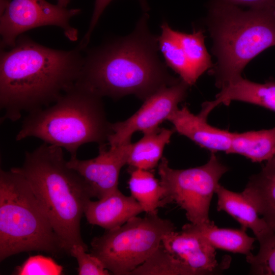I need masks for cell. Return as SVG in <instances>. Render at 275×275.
<instances>
[{
	"instance_id": "obj_10",
	"label": "cell",
	"mask_w": 275,
	"mask_h": 275,
	"mask_svg": "<svg viewBox=\"0 0 275 275\" xmlns=\"http://www.w3.org/2000/svg\"><path fill=\"white\" fill-rule=\"evenodd\" d=\"M189 87L181 78L174 85L162 88L146 99L140 109L124 121L112 123V133L107 144L116 146L131 142L136 131L143 133L159 128V125L177 109L186 98Z\"/></svg>"
},
{
	"instance_id": "obj_18",
	"label": "cell",
	"mask_w": 275,
	"mask_h": 275,
	"mask_svg": "<svg viewBox=\"0 0 275 275\" xmlns=\"http://www.w3.org/2000/svg\"><path fill=\"white\" fill-rule=\"evenodd\" d=\"M182 230L194 233L203 238L215 249H221L246 256L251 255L255 238L247 235L245 229L221 228L214 223L184 225Z\"/></svg>"
},
{
	"instance_id": "obj_1",
	"label": "cell",
	"mask_w": 275,
	"mask_h": 275,
	"mask_svg": "<svg viewBox=\"0 0 275 275\" xmlns=\"http://www.w3.org/2000/svg\"><path fill=\"white\" fill-rule=\"evenodd\" d=\"M78 46L61 50L41 45L20 35L0 58L1 121H16L55 102L80 76L84 57Z\"/></svg>"
},
{
	"instance_id": "obj_26",
	"label": "cell",
	"mask_w": 275,
	"mask_h": 275,
	"mask_svg": "<svg viewBox=\"0 0 275 275\" xmlns=\"http://www.w3.org/2000/svg\"><path fill=\"white\" fill-rule=\"evenodd\" d=\"M63 267L52 258L42 255L30 256L16 269L18 275H60Z\"/></svg>"
},
{
	"instance_id": "obj_7",
	"label": "cell",
	"mask_w": 275,
	"mask_h": 275,
	"mask_svg": "<svg viewBox=\"0 0 275 275\" xmlns=\"http://www.w3.org/2000/svg\"><path fill=\"white\" fill-rule=\"evenodd\" d=\"M175 229L172 222L157 212L136 216L94 237L90 253L113 274L129 275L158 248L163 236Z\"/></svg>"
},
{
	"instance_id": "obj_33",
	"label": "cell",
	"mask_w": 275,
	"mask_h": 275,
	"mask_svg": "<svg viewBox=\"0 0 275 275\" xmlns=\"http://www.w3.org/2000/svg\"><path fill=\"white\" fill-rule=\"evenodd\" d=\"M271 161H272L273 163L275 164V156L272 158H271L270 160Z\"/></svg>"
},
{
	"instance_id": "obj_32",
	"label": "cell",
	"mask_w": 275,
	"mask_h": 275,
	"mask_svg": "<svg viewBox=\"0 0 275 275\" xmlns=\"http://www.w3.org/2000/svg\"><path fill=\"white\" fill-rule=\"evenodd\" d=\"M271 12L272 15L275 18V2L273 3V4L268 9Z\"/></svg>"
},
{
	"instance_id": "obj_19",
	"label": "cell",
	"mask_w": 275,
	"mask_h": 275,
	"mask_svg": "<svg viewBox=\"0 0 275 275\" xmlns=\"http://www.w3.org/2000/svg\"><path fill=\"white\" fill-rule=\"evenodd\" d=\"M174 129H157L144 134L134 143H130L127 164L131 168L150 170L158 166L163 149L170 142Z\"/></svg>"
},
{
	"instance_id": "obj_14",
	"label": "cell",
	"mask_w": 275,
	"mask_h": 275,
	"mask_svg": "<svg viewBox=\"0 0 275 275\" xmlns=\"http://www.w3.org/2000/svg\"><path fill=\"white\" fill-rule=\"evenodd\" d=\"M144 210L131 195H124L119 189L96 201L90 200L84 214L90 224L106 230L120 227Z\"/></svg>"
},
{
	"instance_id": "obj_25",
	"label": "cell",
	"mask_w": 275,
	"mask_h": 275,
	"mask_svg": "<svg viewBox=\"0 0 275 275\" xmlns=\"http://www.w3.org/2000/svg\"><path fill=\"white\" fill-rule=\"evenodd\" d=\"M258 241V253L246 256L251 266L250 274L275 275V232L267 234Z\"/></svg>"
},
{
	"instance_id": "obj_12",
	"label": "cell",
	"mask_w": 275,
	"mask_h": 275,
	"mask_svg": "<svg viewBox=\"0 0 275 275\" xmlns=\"http://www.w3.org/2000/svg\"><path fill=\"white\" fill-rule=\"evenodd\" d=\"M164 249L189 271L190 275H211L224 269L223 260L219 263L216 249L203 238L192 232L171 231L163 236Z\"/></svg>"
},
{
	"instance_id": "obj_29",
	"label": "cell",
	"mask_w": 275,
	"mask_h": 275,
	"mask_svg": "<svg viewBox=\"0 0 275 275\" xmlns=\"http://www.w3.org/2000/svg\"><path fill=\"white\" fill-rule=\"evenodd\" d=\"M215 2L234 5L247 6L250 9H268L275 0H215Z\"/></svg>"
},
{
	"instance_id": "obj_3",
	"label": "cell",
	"mask_w": 275,
	"mask_h": 275,
	"mask_svg": "<svg viewBox=\"0 0 275 275\" xmlns=\"http://www.w3.org/2000/svg\"><path fill=\"white\" fill-rule=\"evenodd\" d=\"M67 161L62 148L43 143L25 152L21 167L13 168L28 181L70 255L74 245L88 248L81 238L80 221L94 195L86 180Z\"/></svg>"
},
{
	"instance_id": "obj_17",
	"label": "cell",
	"mask_w": 275,
	"mask_h": 275,
	"mask_svg": "<svg viewBox=\"0 0 275 275\" xmlns=\"http://www.w3.org/2000/svg\"><path fill=\"white\" fill-rule=\"evenodd\" d=\"M242 193L275 232V164L267 161L259 173L250 178Z\"/></svg>"
},
{
	"instance_id": "obj_15",
	"label": "cell",
	"mask_w": 275,
	"mask_h": 275,
	"mask_svg": "<svg viewBox=\"0 0 275 275\" xmlns=\"http://www.w3.org/2000/svg\"><path fill=\"white\" fill-rule=\"evenodd\" d=\"M232 101L246 102L275 112V80L261 84L239 76L224 85L214 100L205 102V106L211 112L219 104L228 105Z\"/></svg>"
},
{
	"instance_id": "obj_22",
	"label": "cell",
	"mask_w": 275,
	"mask_h": 275,
	"mask_svg": "<svg viewBox=\"0 0 275 275\" xmlns=\"http://www.w3.org/2000/svg\"><path fill=\"white\" fill-rule=\"evenodd\" d=\"M161 29V35L158 37V46L166 65L189 86L194 85L197 80L177 38L176 31L172 30L166 21L162 22Z\"/></svg>"
},
{
	"instance_id": "obj_16",
	"label": "cell",
	"mask_w": 275,
	"mask_h": 275,
	"mask_svg": "<svg viewBox=\"0 0 275 275\" xmlns=\"http://www.w3.org/2000/svg\"><path fill=\"white\" fill-rule=\"evenodd\" d=\"M215 193L218 198L217 210L230 215L240 224L241 228L250 229L258 241L267 234L274 232L260 217L254 205L242 192L231 191L220 184Z\"/></svg>"
},
{
	"instance_id": "obj_11",
	"label": "cell",
	"mask_w": 275,
	"mask_h": 275,
	"mask_svg": "<svg viewBox=\"0 0 275 275\" xmlns=\"http://www.w3.org/2000/svg\"><path fill=\"white\" fill-rule=\"evenodd\" d=\"M131 142L116 146H99V153L94 158L80 160L70 158L68 167L76 171L91 186L94 197L101 199L118 189L122 168L127 164Z\"/></svg>"
},
{
	"instance_id": "obj_31",
	"label": "cell",
	"mask_w": 275,
	"mask_h": 275,
	"mask_svg": "<svg viewBox=\"0 0 275 275\" xmlns=\"http://www.w3.org/2000/svg\"><path fill=\"white\" fill-rule=\"evenodd\" d=\"M57 1H58L57 4L58 5L63 7H66V8L70 2V0H57Z\"/></svg>"
},
{
	"instance_id": "obj_21",
	"label": "cell",
	"mask_w": 275,
	"mask_h": 275,
	"mask_svg": "<svg viewBox=\"0 0 275 275\" xmlns=\"http://www.w3.org/2000/svg\"><path fill=\"white\" fill-rule=\"evenodd\" d=\"M131 169L128 181L131 195L139 203L144 212H157L158 208L168 204L160 181L149 170Z\"/></svg>"
},
{
	"instance_id": "obj_20",
	"label": "cell",
	"mask_w": 275,
	"mask_h": 275,
	"mask_svg": "<svg viewBox=\"0 0 275 275\" xmlns=\"http://www.w3.org/2000/svg\"><path fill=\"white\" fill-rule=\"evenodd\" d=\"M228 154H237L254 162L270 160L275 156V127L269 129L232 132Z\"/></svg>"
},
{
	"instance_id": "obj_9",
	"label": "cell",
	"mask_w": 275,
	"mask_h": 275,
	"mask_svg": "<svg viewBox=\"0 0 275 275\" xmlns=\"http://www.w3.org/2000/svg\"><path fill=\"white\" fill-rule=\"evenodd\" d=\"M80 12L79 9H68L45 0H12L1 14V48L13 47L21 34L30 29L46 25L60 27L66 37L75 41L77 30L70 19Z\"/></svg>"
},
{
	"instance_id": "obj_4",
	"label": "cell",
	"mask_w": 275,
	"mask_h": 275,
	"mask_svg": "<svg viewBox=\"0 0 275 275\" xmlns=\"http://www.w3.org/2000/svg\"><path fill=\"white\" fill-rule=\"evenodd\" d=\"M111 124L102 97L76 82L51 105L29 113L15 140L36 138L65 149L74 158L84 144H107Z\"/></svg>"
},
{
	"instance_id": "obj_6",
	"label": "cell",
	"mask_w": 275,
	"mask_h": 275,
	"mask_svg": "<svg viewBox=\"0 0 275 275\" xmlns=\"http://www.w3.org/2000/svg\"><path fill=\"white\" fill-rule=\"evenodd\" d=\"M32 251L67 254L25 178L13 168L0 171V260Z\"/></svg>"
},
{
	"instance_id": "obj_23",
	"label": "cell",
	"mask_w": 275,
	"mask_h": 275,
	"mask_svg": "<svg viewBox=\"0 0 275 275\" xmlns=\"http://www.w3.org/2000/svg\"><path fill=\"white\" fill-rule=\"evenodd\" d=\"M177 38L183 48L193 76L197 80L207 70L213 67L210 56L204 43L203 31H194L186 34L176 31Z\"/></svg>"
},
{
	"instance_id": "obj_5",
	"label": "cell",
	"mask_w": 275,
	"mask_h": 275,
	"mask_svg": "<svg viewBox=\"0 0 275 275\" xmlns=\"http://www.w3.org/2000/svg\"><path fill=\"white\" fill-rule=\"evenodd\" d=\"M208 22L212 51L217 60L211 74L220 89L241 76L255 57L275 46V18L267 9L243 10L214 2Z\"/></svg>"
},
{
	"instance_id": "obj_2",
	"label": "cell",
	"mask_w": 275,
	"mask_h": 275,
	"mask_svg": "<svg viewBox=\"0 0 275 275\" xmlns=\"http://www.w3.org/2000/svg\"><path fill=\"white\" fill-rule=\"evenodd\" d=\"M148 18L145 12L130 35L89 51L77 83L102 98L134 95L145 101L178 82L159 58L158 37L149 31Z\"/></svg>"
},
{
	"instance_id": "obj_27",
	"label": "cell",
	"mask_w": 275,
	"mask_h": 275,
	"mask_svg": "<svg viewBox=\"0 0 275 275\" xmlns=\"http://www.w3.org/2000/svg\"><path fill=\"white\" fill-rule=\"evenodd\" d=\"M88 248L77 244L70 250V255L74 257L78 263L79 275H109L111 272L104 266L101 261L91 253H87Z\"/></svg>"
},
{
	"instance_id": "obj_8",
	"label": "cell",
	"mask_w": 275,
	"mask_h": 275,
	"mask_svg": "<svg viewBox=\"0 0 275 275\" xmlns=\"http://www.w3.org/2000/svg\"><path fill=\"white\" fill-rule=\"evenodd\" d=\"M228 168L211 153L205 164L177 170L169 167L166 157L158 165L160 183L168 203L175 202L185 210L190 223H209V212L212 198Z\"/></svg>"
},
{
	"instance_id": "obj_28",
	"label": "cell",
	"mask_w": 275,
	"mask_h": 275,
	"mask_svg": "<svg viewBox=\"0 0 275 275\" xmlns=\"http://www.w3.org/2000/svg\"><path fill=\"white\" fill-rule=\"evenodd\" d=\"M112 0H95V7L93 15L90 21L89 28L85 36L80 42L83 47H86L90 39L92 32L96 25L98 21L106 7ZM142 8L144 11L149 10L146 0H139Z\"/></svg>"
},
{
	"instance_id": "obj_13",
	"label": "cell",
	"mask_w": 275,
	"mask_h": 275,
	"mask_svg": "<svg viewBox=\"0 0 275 275\" xmlns=\"http://www.w3.org/2000/svg\"><path fill=\"white\" fill-rule=\"evenodd\" d=\"M167 120L174 129L202 148L211 153L222 151L228 154L231 146L232 132L214 127L200 113L194 115L186 106L172 112Z\"/></svg>"
},
{
	"instance_id": "obj_24",
	"label": "cell",
	"mask_w": 275,
	"mask_h": 275,
	"mask_svg": "<svg viewBox=\"0 0 275 275\" xmlns=\"http://www.w3.org/2000/svg\"><path fill=\"white\" fill-rule=\"evenodd\" d=\"M132 275H190L188 270L169 253L161 243Z\"/></svg>"
},
{
	"instance_id": "obj_30",
	"label": "cell",
	"mask_w": 275,
	"mask_h": 275,
	"mask_svg": "<svg viewBox=\"0 0 275 275\" xmlns=\"http://www.w3.org/2000/svg\"><path fill=\"white\" fill-rule=\"evenodd\" d=\"M10 2V0H1V14L5 11Z\"/></svg>"
}]
</instances>
